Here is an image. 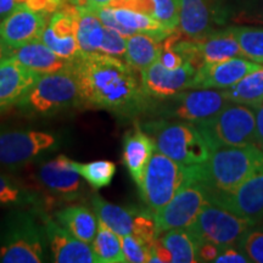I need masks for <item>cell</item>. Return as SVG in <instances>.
<instances>
[{
  "mask_svg": "<svg viewBox=\"0 0 263 263\" xmlns=\"http://www.w3.org/2000/svg\"><path fill=\"white\" fill-rule=\"evenodd\" d=\"M81 103L121 116L134 117L150 110L151 99L127 62L95 52L73 61Z\"/></svg>",
  "mask_w": 263,
  "mask_h": 263,
  "instance_id": "obj_1",
  "label": "cell"
},
{
  "mask_svg": "<svg viewBox=\"0 0 263 263\" xmlns=\"http://www.w3.org/2000/svg\"><path fill=\"white\" fill-rule=\"evenodd\" d=\"M262 168L263 151L251 144L213 150L205 162L189 166V174L209 193H221L236 188Z\"/></svg>",
  "mask_w": 263,
  "mask_h": 263,
  "instance_id": "obj_2",
  "label": "cell"
},
{
  "mask_svg": "<svg viewBox=\"0 0 263 263\" xmlns=\"http://www.w3.org/2000/svg\"><path fill=\"white\" fill-rule=\"evenodd\" d=\"M41 209L14 207L0 223V262L41 263L48 245Z\"/></svg>",
  "mask_w": 263,
  "mask_h": 263,
  "instance_id": "obj_3",
  "label": "cell"
},
{
  "mask_svg": "<svg viewBox=\"0 0 263 263\" xmlns=\"http://www.w3.org/2000/svg\"><path fill=\"white\" fill-rule=\"evenodd\" d=\"M81 103L73 65L66 70L42 74L21 98L20 114L27 117H47Z\"/></svg>",
  "mask_w": 263,
  "mask_h": 263,
  "instance_id": "obj_4",
  "label": "cell"
},
{
  "mask_svg": "<svg viewBox=\"0 0 263 263\" xmlns=\"http://www.w3.org/2000/svg\"><path fill=\"white\" fill-rule=\"evenodd\" d=\"M141 129L153 138L159 153L185 166L205 162L211 154L209 144L194 123L162 118L147 121L141 124Z\"/></svg>",
  "mask_w": 263,
  "mask_h": 263,
  "instance_id": "obj_5",
  "label": "cell"
},
{
  "mask_svg": "<svg viewBox=\"0 0 263 263\" xmlns=\"http://www.w3.org/2000/svg\"><path fill=\"white\" fill-rule=\"evenodd\" d=\"M211 151L219 147L255 144V110L246 105L229 103L218 114L195 124Z\"/></svg>",
  "mask_w": 263,
  "mask_h": 263,
  "instance_id": "obj_6",
  "label": "cell"
},
{
  "mask_svg": "<svg viewBox=\"0 0 263 263\" xmlns=\"http://www.w3.org/2000/svg\"><path fill=\"white\" fill-rule=\"evenodd\" d=\"M189 166L155 150L147 163L139 188L141 200L154 213L166 206L188 182Z\"/></svg>",
  "mask_w": 263,
  "mask_h": 263,
  "instance_id": "obj_7",
  "label": "cell"
},
{
  "mask_svg": "<svg viewBox=\"0 0 263 263\" xmlns=\"http://www.w3.org/2000/svg\"><path fill=\"white\" fill-rule=\"evenodd\" d=\"M229 103L223 90H183L173 97L151 100L149 111L164 118H177L197 124L215 116Z\"/></svg>",
  "mask_w": 263,
  "mask_h": 263,
  "instance_id": "obj_8",
  "label": "cell"
},
{
  "mask_svg": "<svg viewBox=\"0 0 263 263\" xmlns=\"http://www.w3.org/2000/svg\"><path fill=\"white\" fill-rule=\"evenodd\" d=\"M255 224L256 223L221 206L209 202L203 206L195 222L186 229L195 239L197 245L201 242H211L219 248H238L241 239Z\"/></svg>",
  "mask_w": 263,
  "mask_h": 263,
  "instance_id": "obj_9",
  "label": "cell"
},
{
  "mask_svg": "<svg viewBox=\"0 0 263 263\" xmlns=\"http://www.w3.org/2000/svg\"><path fill=\"white\" fill-rule=\"evenodd\" d=\"M60 139L57 134L34 129L0 130V168L14 170L32 162L49 150L55 149Z\"/></svg>",
  "mask_w": 263,
  "mask_h": 263,
  "instance_id": "obj_10",
  "label": "cell"
},
{
  "mask_svg": "<svg viewBox=\"0 0 263 263\" xmlns=\"http://www.w3.org/2000/svg\"><path fill=\"white\" fill-rule=\"evenodd\" d=\"M209 193L202 184L190 178L173 199L155 212V221L159 233L171 229L188 228L195 222L203 206L209 203Z\"/></svg>",
  "mask_w": 263,
  "mask_h": 263,
  "instance_id": "obj_11",
  "label": "cell"
},
{
  "mask_svg": "<svg viewBox=\"0 0 263 263\" xmlns=\"http://www.w3.org/2000/svg\"><path fill=\"white\" fill-rule=\"evenodd\" d=\"M209 200L254 223L263 221V168L230 192L209 193Z\"/></svg>",
  "mask_w": 263,
  "mask_h": 263,
  "instance_id": "obj_12",
  "label": "cell"
},
{
  "mask_svg": "<svg viewBox=\"0 0 263 263\" xmlns=\"http://www.w3.org/2000/svg\"><path fill=\"white\" fill-rule=\"evenodd\" d=\"M195 73L196 68L189 62H184L183 66L176 70H170L157 60L140 71V81L147 97L151 100H159L173 97L185 89H192Z\"/></svg>",
  "mask_w": 263,
  "mask_h": 263,
  "instance_id": "obj_13",
  "label": "cell"
},
{
  "mask_svg": "<svg viewBox=\"0 0 263 263\" xmlns=\"http://www.w3.org/2000/svg\"><path fill=\"white\" fill-rule=\"evenodd\" d=\"M77 6L65 5L52 12L41 41L59 57L76 61L82 57L77 42Z\"/></svg>",
  "mask_w": 263,
  "mask_h": 263,
  "instance_id": "obj_14",
  "label": "cell"
},
{
  "mask_svg": "<svg viewBox=\"0 0 263 263\" xmlns=\"http://www.w3.org/2000/svg\"><path fill=\"white\" fill-rule=\"evenodd\" d=\"M48 15L24 3L17 4L0 22V38L11 49L20 48L33 41H41L48 25Z\"/></svg>",
  "mask_w": 263,
  "mask_h": 263,
  "instance_id": "obj_15",
  "label": "cell"
},
{
  "mask_svg": "<svg viewBox=\"0 0 263 263\" xmlns=\"http://www.w3.org/2000/svg\"><path fill=\"white\" fill-rule=\"evenodd\" d=\"M261 67V64L244 57L203 64L196 70L192 89H227Z\"/></svg>",
  "mask_w": 263,
  "mask_h": 263,
  "instance_id": "obj_16",
  "label": "cell"
},
{
  "mask_svg": "<svg viewBox=\"0 0 263 263\" xmlns=\"http://www.w3.org/2000/svg\"><path fill=\"white\" fill-rule=\"evenodd\" d=\"M39 215L47 233L52 261L58 263H97L90 244L76 238L60 223L52 221L41 210Z\"/></svg>",
  "mask_w": 263,
  "mask_h": 263,
  "instance_id": "obj_17",
  "label": "cell"
},
{
  "mask_svg": "<svg viewBox=\"0 0 263 263\" xmlns=\"http://www.w3.org/2000/svg\"><path fill=\"white\" fill-rule=\"evenodd\" d=\"M68 157L58 156L39 168V182L48 193L57 199L71 201L80 197L85 190L81 180V174L68 163Z\"/></svg>",
  "mask_w": 263,
  "mask_h": 263,
  "instance_id": "obj_18",
  "label": "cell"
},
{
  "mask_svg": "<svg viewBox=\"0 0 263 263\" xmlns=\"http://www.w3.org/2000/svg\"><path fill=\"white\" fill-rule=\"evenodd\" d=\"M39 77L11 55L0 61V115L16 106Z\"/></svg>",
  "mask_w": 263,
  "mask_h": 263,
  "instance_id": "obj_19",
  "label": "cell"
},
{
  "mask_svg": "<svg viewBox=\"0 0 263 263\" xmlns=\"http://www.w3.org/2000/svg\"><path fill=\"white\" fill-rule=\"evenodd\" d=\"M10 55L24 67L41 76L66 70L73 65V61L59 57L42 41H33L20 48L11 49Z\"/></svg>",
  "mask_w": 263,
  "mask_h": 263,
  "instance_id": "obj_20",
  "label": "cell"
},
{
  "mask_svg": "<svg viewBox=\"0 0 263 263\" xmlns=\"http://www.w3.org/2000/svg\"><path fill=\"white\" fill-rule=\"evenodd\" d=\"M179 28L190 39H200L213 32L215 6L210 0H178ZM217 24V22H216Z\"/></svg>",
  "mask_w": 263,
  "mask_h": 263,
  "instance_id": "obj_21",
  "label": "cell"
},
{
  "mask_svg": "<svg viewBox=\"0 0 263 263\" xmlns=\"http://www.w3.org/2000/svg\"><path fill=\"white\" fill-rule=\"evenodd\" d=\"M153 138L140 128L129 130L123 139V162L138 186L143 182L146 166L155 153Z\"/></svg>",
  "mask_w": 263,
  "mask_h": 263,
  "instance_id": "obj_22",
  "label": "cell"
},
{
  "mask_svg": "<svg viewBox=\"0 0 263 263\" xmlns=\"http://www.w3.org/2000/svg\"><path fill=\"white\" fill-rule=\"evenodd\" d=\"M215 16L217 24L263 26V0H219Z\"/></svg>",
  "mask_w": 263,
  "mask_h": 263,
  "instance_id": "obj_23",
  "label": "cell"
},
{
  "mask_svg": "<svg viewBox=\"0 0 263 263\" xmlns=\"http://www.w3.org/2000/svg\"><path fill=\"white\" fill-rule=\"evenodd\" d=\"M91 205L98 219L104 222L108 228L117 235L124 236L134 234L137 215L139 209L137 207H122L107 202L98 194L91 196Z\"/></svg>",
  "mask_w": 263,
  "mask_h": 263,
  "instance_id": "obj_24",
  "label": "cell"
},
{
  "mask_svg": "<svg viewBox=\"0 0 263 263\" xmlns=\"http://www.w3.org/2000/svg\"><path fill=\"white\" fill-rule=\"evenodd\" d=\"M55 216L57 221L72 235L91 245L98 232L97 213L83 205H71L61 209Z\"/></svg>",
  "mask_w": 263,
  "mask_h": 263,
  "instance_id": "obj_25",
  "label": "cell"
},
{
  "mask_svg": "<svg viewBox=\"0 0 263 263\" xmlns=\"http://www.w3.org/2000/svg\"><path fill=\"white\" fill-rule=\"evenodd\" d=\"M162 42L145 33H136L127 37L124 60L136 71H143L160 59Z\"/></svg>",
  "mask_w": 263,
  "mask_h": 263,
  "instance_id": "obj_26",
  "label": "cell"
},
{
  "mask_svg": "<svg viewBox=\"0 0 263 263\" xmlns=\"http://www.w3.org/2000/svg\"><path fill=\"white\" fill-rule=\"evenodd\" d=\"M77 42L81 54L90 55L100 52L105 26L91 9L77 6Z\"/></svg>",
  "mask_w": 263,
  "mask_h": 263,
  "instance_id": "obj_27",
  "label": "cell"
},
{
  "mask_svg": "<svg viewBox=\"0 0 263 263\" xmlns=\"http://www.w3.org/2000/svg\"><path fill=\"white\" fill-rule=\"evenodd\" d=\"M111 8H112L115 18L124 27L129 28L136 33H145L161 42H163L173 33L164 28L155 17L145 14V12L128 8H115V6H111Z\"/></svg>",
  "mask_w": 263,
  "mask_h": 263,
  "instance_id": "obj_28",
  "label": "cell"
},
{
  "mask_svg": "<svg viewBox=\"0 0 263 263\" xmlns=\"http://www.w3.org/2000/svg\"><path fill=\"white\" fill-rule=\"evenodd\" d=\"M223 93L230 103L257 107L263 101V66L245 76L233 87L223 89Z\"/></svg>",
  "mask_w": 263,
  "mask_h": 263,
  "instance_id": "obj_29",
  "label": "cell"
},
{
  "mask_svg": "<svg viewBox=\"0 0 263 263\" xmlns=\"http://www.w3.org/2000/svg\"><path fill=\"white\" fill-rule=\"evenodd\" d=\"M97 263H127L121 236L98 219V232L91 242Z\"/></svg>",
  "mask_w": 263,
  "mask_h": 263,
  "instance_id": "obj_30",
  "label": "cell"
},
{
  "mask_svg": "<svg viewBox=\"0 0 263 263\" xmlns=\"http://www.w3.org/2000/svg\"><path fill=\"white\" fill-rule=\"evenodd\" d=\"M42 197L24 184L18 183L11 177L0 173V206L9 207H33L39 209Z\"/></svg>",
  "mask_w": 263,
  "mask_h": 263,
  "instance_id": "obj_31",
  "label": "cell"
},
{
  "mask_svg": "<svg viewBox=\"0 0 263 263\" xmlns=\"http://www.w3.org/2000/svg\"><path fill=\"white\" fill-rule=\"evenodd\" d=\"M160 241L168 250L174 263H194L197 261V244L186 228L164 232Z\"/></svg>",
  "mask_w": 263,
  "mask_h": 263,
  "instance_id": "obj_32",
  "label": "cell"
},
{
  "mask_svg": "<svg viewBox=\"0 0 263 263\" xmlns=\"http://www.w3.org/2000/svg\"><path fill=\"white\" fill-rule=\"evenodd\" d=\"M68 163H70L72 168L81 174L82 178L87 180V183L94 190L110 185L115 173H116V164L107 160L93 161V162L89 163H81L70 159Z\"/></svg>",
  "mask_w": 263,
  "mask_h": 263,
  "instance_id": "obj_33",
  "label": "cell"
},
{
  "mask_svg": "<svg viewBox=\"0 0 263 263\" xmlns=\"http://www.w3.org/2000/svg\"><path fill=\"white\" fill-rule=\"evenodd\" d=\"M244 58L263 64V26H230Z\"/></svg>",
  "mask_w": 263,
  "mask_h": 263,
  "instance_id": "obj_34",
  "label": "cell"
},
{
  "mask_svg": "<svg viewBox=\"0 0 263 263\" xmlns=\"http://www.w3.org/2000/svg\"><path fill=\"white\" fill-rule=\"evenodd\" d=\"M153 17L168 31L176 32L177 27H179L178 0H153Z\"/></svg>",
  "mask_w": 263,
  "mask_h": 263,
  "instance_id": "obj_35",
  "label": "cell"
},
{
  "mask_svg": "<svg viewBox=\"0 0 263 263\" xmlns=\"http://www.w3.org/2000/svg\"><path fill=\"white\" fill-rule=\"evenodd\" d=\"M126 262L145 263L150 259V246L134 234L121 236Z\"/></svg>",
  "mask_w": 263,
  "mask_h": 263,
  "instance_id": "obj_36",
  "label": "cell"
},
{
  "mask_svg": "<svg viewBox=\"0 0 263 263\" xmlns=\"http://www.w3.org/2000/svg\"><path fill=\"white\" fill-rule=\"evenodd\" d=\"M238 249L250 262L263 263V230L250 229L239 242Z\"/></svg>",
  "mask_w": 263,
  "mask_h": 263,
  "instance_id": "obj_37",
  "label": "cell"
},
{
  "mask_svg": "<svg viewBox=\"0 0 263 263\" xmlns=\"http://www.w3.org/2000/svg\"><path fill=\"white\" fill-rule=\"evenodd\" d=\"M127 49V37L115 31L112 28H108L105 26L104 39L101 43L100 52L110 57L123 59L126 55Z\"/></svg>",
  "mask_w": 263,
  "mask_h": 263,
  "instance_id": "obj_38",
  "label": "cell"
},
{
  "mask_svg": "<svg viewBox=\"0 0 263 263\" xmlns=\"http://www.w3.org/2000/svg\"><path fill=\"white\" fill-rule=\"evenodd\" d=\"M159 60L162 62L164 67L170 68V70H176V68L183 66L184 62H185L182 55L172 47L168 37L162 42V50H161Z\"/></svg>",
  "mask_w": 263,
  "mask_h": 263,
  "instance_id": "obj_39",
  "label": "cell"
},
{
  "mask_svg": "<svg viewBox=\"0 0 263 263\" xmlns=\"http://www.w3.org/2000/svg\"><path fill=\"white\" fill-rule=\"evenodd\" d=\"M236 246H227L222 248L221 252L217 256L216 263H249L250 259L240 251L239 249H235Z\"/></svg>",
  "mask_w": 263,
  "mask_h": 263,
  "instance_id": "obj_40",
  "label": "cell"
},
{
  "mask_svg": "<svg viewBox=\"0 0 263 263\" xmlns=\"http://www.w3.org/2000/svg\"><path fill=\"white\" fill-rule=\"evenodd\" d=\"M222 248L211 242H201L197 245V261L199 262H215Z\"/></svg>",
  "mask_w": 263,
  "mask_h": 263,
  "instance_id": "obj_41",
  "label": "cell"
},
{
  "mask_svg": "<svg viewBox=\"0 0 263 263\" xmlns=\"http://www.w3.org/2000/svg\"><path fill=\"white\" fill-rule=\"evenodd\" d=\"M255 110L256 117V137H255V145L261 147L263 145V101L258 105Z\"/></svg>",
  "mask_w": 263,
  "mask_h": 263,
  "instance_id": "obj_42",
  "label": "cell"
},
{
  "mask_svg": "<svg viewBox=\"0 0 263 263\" xmlns=\"http://www.w3.org/2000/svg\"><path fill=\"white\" fill-rule=\"evenodd\" d=\"M117 0H72L74 5L84 6V8H103V6H111Z\"/></svg>",
  "mask_w": 263,
  "mask_h": 263,
  "instance_id": "obj_43",
  "label": "cell"
},
{
  "mask_svg": "<svg viewBox=\"0 0 263 263\" xmlns=\"http://www.w3.org/2000/svg\"><path fill=\"white\" fill-rule=\"evenodd\" d=\"M17 0H0V22L17 6Z\"/></svg>",
  "mask_w": 263,
  "mask_h": 263,
  "instance_id": "obj_44",
  "label": "cell"
},
{
  "mask_svg": "<svg viewBox=\"0 0 263 263\" xmlns=\"http://www.w3.org/2000/svg\"><path fill=\"white\" fill-rule=\"evenodd\" d=\"M10 54H11V48H9L8 45L3 42V39L0 38V61H3L5 58L10 57Z\"/></svg>",
  "mask_w": 263,
  "mask_h": 263,
  "instance_id": "obj_45",
  "label": "cell"
},
{
  "mask_svg": "<svg viewBox=\"0 0 263 263\" xmlns=\"http://www.w3.org/2000/svg\"><path fill=\"white\" fill-rule=\"evenodd\" d=\"M26 2H27V0H17V3H18V4H22V3H24V4H25ZM52 2L58 3V4H61V3L64 2V0H52Z\"/></svg>",
  "mask_w": 263,
  "mask_h": 263,
  "instance_id": "obj_46",
  "label": "cell"
},
{
  "mask_svg": "<svg viewBox=\"0 0 263 263\" xmlns=\"http://www.w3.org/2000/svg\"><path fill=\"white\" fill-rule=\"evenodd\" d=\"M261 150H262V151H263V145H262V146H261Z\"/></svg>",
  "mask_w": 263,
  "mask_h": 263,
  "instance_id": "obj_47",
  "label": "cell"
}]
</instances>
